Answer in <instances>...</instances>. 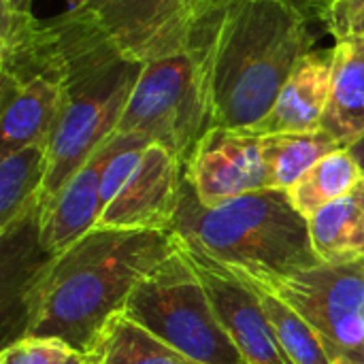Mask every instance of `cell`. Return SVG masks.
Wrapping results in <instances>:
<instances>
[{
  "instance_id": "6da1fadb",
  "label": "cell",
  "mask_w": 364,
  "mask_h": 364,
  "mask_svg": "<svg viewBox=\"0 0 364 364\" xmlns=\"http://www.w3.org/2000/svg\"><path fill=\"white\" fill-rule=\"evenodd\" d=\"M177 250L171 230H90L28 282L23 337L55 339L87 356L134 286Z\"/></svg>"
},
{
  "instance_id": "7a4b0ae2",
  "label": "cell",
  "mask_w": 364,
  "mask_h": 364,
  "mask_svg": "<svg viewBox=\"0 0 364 364\" xmlns=\"http://www.w3.org/2000/svg\"><path fill=\"white\" fill-rule=\"evenodd\" d=\"M200 49L211 128L252 130L316 45L311 21L286 0H228L190 26Z\"/></svg>"
},
{
  "instance_id": "3957f363",
  "label": "cell",
  "mask_w": 364,
  "mask_h": 364,
  "mask_svg": "<svg viewBox=\"0 0 364 364\" xmlns=\"http://www.w3.org/2000/svg\"><path fill=\"white\" fill-rule=\"evenodd\" d=\"M47 30L62 70V109L49 136L38 213L117 132L143 68V62L128 58L83 9H68L47 19Z\"/></svg>"
},
{
  "instance_id": "277c9868",
  "label": "cell",
  "mask_w": 364,
  "mask_h": 364,
  "mask_svg": "<svg viewBox=\"0 0 364 364\" xmlns=\"http://www.w3.org/2000/svg\"><path fill=\"white\" fill-rule=\"evenodd\" d=\"M171 232L269 292L320 264L309 222L296 211L288 190H256L205 207L183 177Z\"/></svg>"
},
{
  "instance_id": "5b68a950",
  "label": "cell",
  "mask_w": 364,
  "mask_h": 364,
  "mask_svg": "<svg viewBox=\"0 0 364 364\" xmlns=\"http://www.w3.org/2000/svg\"><path fill=\"white\" fill-rule=\"evenodd\" d=\"M122 314L192 363L247 364L218 320L181 241L134 286Z\"/></svg>"
},
{
  "instance_id": "8992f818",
  "label": "cell",
  "mask_w": 364,
  "mask_h": 364,
  "mask_svg": "<svg viewBox=\"0 0 364 364\" xmlns=\"http://www.w3.org/2000/svg\"><path fill=\"white\" fill-rule=\"evenodd\" d=\"M211 128V105L200 49L186 45L143 62L117 132L143 134L181 166Z\"/></svg>"
},
{
  "instance_id": "52a82bcc",
  "label": "cell",
  "mask_w": 364,
  "mask_h": 364,
  "mask_svg": "<svg viewBox=\"0 0 364 364\" xmlns=\"http://www.w3.org/2000/svg\"><path fill=\"white\" fill-rule=\"evenodd\" d=\"M275 294L314 326L331 358L364 360V260L320 262L286 279Z\"/></svg>"
},
{
  "instance_id": "ba28073f",
  "label": "cell",
  "mask_w": 364,
  "mask_h": 364,
  "mask_svg": "<svg viewBox=\"0 0 364 364\" xmlns=\"http://www.w3.org/2000/svg\"><path fill=\"white\" fill-rule=\"evenodd\" d=\"M181 241V239H179ZM181 250L194 267L218 320L241 350L247 364H292L282 350L264 314L258 290L222 262L186 245Z\"/></svg>"
},
{
  "instance_id": "9c48e42d",
  "label": "cell",
  "mask_w": 364,
  "mask_h": 364,
  "mask_svg": "<svg viewBox=\"0 0 364 364\" xmlns=\"http://www.w3.org/2000/svg\"><path fill=\"white\" fill-rule=\"evenodd\" d=\"M183 177L205 207L271 188L262 136L250 130L209 128L183 164Z\"/></svg>"
},
{
  "instance_id": "30bf717a",
  "label": "cell",
  "mask_w": 364,
  "mask_h": 364,
  "mask_svg": "<svg viewBox=\"0 0 364 364\" xmlns=\"http://www.w3.org/2000/svg\"><path fill=\"white\" fill-rule=\"evenodd\" d=\"M183 166L164 147L151 143L117 194L102 207L96 228L171 230L181 196Z\"/></svg>"
},
{
  "instance_id": "8fae6325",
  "label": "cell",
  "mask_w": 364,
  "mask_h": 364,
  "mask_svg": "<svg viewBox=\"0 0 364 364\" xmlns=\"http://www.w3.org/2000/svg\"><path fill=\"white\" fill-rule=\"evenodd\" d=\"M122 134L109 136L102 147L77 171V175L49 200L38 213V245L49 256H55L85 237L98 226L102 213L100 179L105 164L119 145Z\"/></svg>"
},
{
  "instance_id": "7c38bea8",
  "label": "cell",
  "mask_w": 364,
  "mask_h": 364,
  "mask_svg": "<svg viewBox=\"0 0 364 364\" xmlns=\"http://www.w3.org/2000/svg\"><path fill=\"white\" fill-rule=\"evenodd\" d=\"M81 9L139 62L179 49L188 41L190 30L177 21L168 0H87Z\"/></svg>"
},
{
  "instance_id": "4fadbf2b",
  "label": "cell",
  "mask_w": 364,
  "mask_h": 364,
  "mask_svg": "<svg viewBox=\"0 0 364 364\" xmlns=\"http://www.w3.org/2000/svg\"><path fill=\"white\" fill-rule=\"evenodd\" d=\"M335 47L311 49L294 66L269 115L250 132L258 136L320 130L331 98Z\"/></svg>"
},
{
  "instance_id": "5bb4252c",
  "label": "cell",
  "mask_w": 364,
  "mask_h": 364,
  "mask_svg": "<svg viewBox=\"0 0 364 364\" xmlns=\"http://www.w3.org/2000/svg\"><path fill=\"white\" fill-rule=\"evenodd\" d=\"M320 128L343 147L364 134V34L335 43L331 98Z\"/></svg>"
},
{
  "instance_id": "9a60e30c",
  "label": "cell",
  "mask_w": 364,
  "mask_h": 364,
  "mask_svg": "<svg viewBox=\"0 0 364 364\" xmlns=\"http://www.w3.org/2000/svg\"><path fill=\"white\" fill-rule=\"evenodd\" d=\"M49 166V143L0 158V230L4 237L38 215Z\"/></svg>"
},
{
  "instance_id": "2e32d148",
  "label": "cell",
  "mask_w": 364,
  "mask_h": 364,
  "mask_svg": "<svg viewBox=\"0 0 364 364\" xmlns=\"http://www.w3.org/2000/svg\"><path fill=\"white\" fill-rule=\"evenodd\" d=\"M307 222L320 262L352 264L364 260V207L352 194L322 207Z\"/></svg>"
},
{
  "instance_id": "e0dca14e",
  "label": "cell",
  "mask_w": 364,
  "mask_h": 364,
  "mask_svg": "<svg viewBox=\"0 0 364 364\" xmlns=\"http://www.w3.org/2000/svg\"><path fill=\"white\" fill-rule=\"evenodd\" d=\"M85 360L90 364H196L122 311L105 324Z\"/></svg>"
},
{
  "instance_id": "ac0fdd59",
  "label": "cell",
  "mask_w": 364,
  "mask_h": 364,
  "mask_svg": "<svg viewBox=\"0 0 364 364\" xmlns=\"http://www.w3.org/2000/svg\"><path fill=\"white\" fill-rule=\"evenodd\" d=\"M343 145L326 130L284 132L262 136V151L271 188L290 190L314 164Z\"/></svg>"
},
{
  "instance_id": "d6986e66",
  "label": "cell",
  "mask_w": 364,
  "mask_h": 364,
  "mask_svg": "<svg viewBox=\"0 0 364 364\" xmlns=\"http://www.w3.org/2000/svg\"><path fill=\"white\" fill-rule=\"evenodd\" d=\"M363 175L360 164L354 160L348 147H341L324 156L318 164H314L288 190V196L296 211L305 220H309L322 207L350 196L363 179Z\"/></svg>"
},
{
  "instance_id": "ffe728a7",
  "label": "cell",
  "mask_w": 364,
  "mask_h": 364,
  "mask_svg": "<svg viewBox=\"0 0 364 364\" xmlns=\"http://www.w3.org/2000/svg\"><path fill=\"white\" fill-rule=\"evenodd\" d=\"M256 288V286H254ZM275 337L292 364H333L314 326L275 292L256 288Z\"/></svg>"
},
{
  "instance_id": "44dd1931",
  "label": "cell",
  "mask_w": 364,
  "mask_h": 364,
  "mask_svg": "<svg viewBox=\"0 0 364 364\" xmlns=\"http://www.w3.org/2000/svg\"><path fill=\"white\" fill-rule=\"evenodd\" d=\"M73 354L75 352L62 341L21 337L2 352L0 364H66Z\"/></svg>"
},
{
  "instance_id": "7402d4cb",
  "label": "cell",
  "mask_w": 364,
  "mask_h": 364,
  "mask_svg": "<svg viewBox=\"0 0 364 364\" xmlns=\"http://www.w3.org/2000/svg\"><path fill=\"white\" fill-rule=\"evenodd\" d=\"M324 26L337 41L352 34H364V0H335Z\"/></svg>"
},
{
  "instance_id": "603a6c76",
  "label": "cell",
  "mask_w": 364,
  "mask_h": 364,
  "mask_svg": "<svg viewBox=\"0 0 364 364\" xmlns=\"http://www.w3.org/2000/svg\"><path fill=\"white\" fill-rule=\"evenodd\" d=\"M168 2H171V9H173L177 21L186 30H190V26L194 21L209 15L211 11H215L218 6H222L228 0H168Z\"/></svg>"
},
{
  "instance_id": "cb8c5ba5",
  "label": "cell",
  "mask_w": 364,
  "mask_h": 364,
  "mask_svg": "<svg viewBox=\"0 0 364 364\" xmlns=\"http://www.w3.org/2000/svg\"><path fill=\"white\" fill-rule=\"evenodd\" d=\"M286 2L292 9H296L307 21L324 23V19H326V15H328V11H331L335 0H286Z\"/></svg>"
},
{
  "instance_id": "d4e9b609",
  "label": "cell",
  "mask_w": 364,
  "mask_h": 364,
  "mask_svg": "<svg viewBox=\"0 0 364 364\" xmlns=\"http://www.w3.org/2000/svg\"><path fill=\"white\" fill-rule=\"evenodd\" d=\"M30 17H34L32 0H0V21L2 23H15V21L30 19Z\"/></svg>"
},
{
  "instance_id": "484cf974",
  "label": "cell",
  "mask_w": 364,
  "mask_h": 364,
  "mask_svg": "<svg viewBox=\"0 0 364 364\" xmlns=\"http://www.w3.org/2000/svg\"><path fill=\"white\" fill-rule=\"evenodd\" d=\"M348 151L354 156V160L360 164V168H363V173H364V134L360 136V139H356V141L348 147Z\"/></svg>"
},
{
  "instance_id": "4316f807",
  "label": "cell",
  "mask_w": 364,
  "mask_h": 364,
  "mask_svg": "<svg viewBox=\"0 0 364 364\" xmlns=\"http://www.w3.org/2000/svg\"><path fill=\"white\" fill-rule=\"evenodd\" d=\"M333 364H364V360H358V358H350V356H333L331 358Z\"/></svg>"
},
{
  "instance_id": "83f0119b",
  "label": "cell",
  "mask_w": 364,
  "mask_h": 364,
  "mask_svg": "<svg viewBox=\"0 0 364 364\" xmlns=\"http://www.w3.org/2000/svg\"><path fill=\"white\" fill-rule=\"evenodd\" d=\"M352 196H354V198H356V200H358V203L364 207V175H363V179L358 181V186L354 188Z\"/></svg>"
},
{
  "instance_id": "f1b7e54d",
  "label": "cell",
  "mask_w": 364,
  "mask_h": 364,
  "mask_svg": "<svg viewBox=\"0 0 364 364\" xmlns=\"http://www.w3.org/2000/svg\"><path fill=\"white\" fill-rule=\"evenodd\" d=\"M85 2L87 0H70V9H81V6H85Z\"/></svg>"
},
{
  "instance_id": "f546056e",
  "label": "cell",
  "mask_w": 364,
  "mask_h": 364,
  "mask_svg": "<svg viewBox=\"0 0 364 364\" xmlns=\"http://www.w3.org/2000/svg\"><path fill=\"white\" fill-rule=\"evenodd\" d=\"M85 364H90V363H87V360H85Z\"/></svg>"
}]
</instances>
